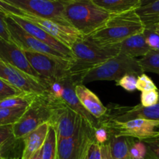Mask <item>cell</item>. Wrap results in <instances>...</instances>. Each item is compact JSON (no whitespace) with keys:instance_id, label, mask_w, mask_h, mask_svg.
Wrapping results in <instances>:
<instances>
[{"instance_id":"obj_1","label":"cell","mask_w":159,"mask_h":159,"mask_svg":"<svg viewBox=\"0 0 159 159\" xmlns=\"http://www.w3.org/2000/svg\"><path fill=\"white\" fill-rule=\"evenodd\" d=\"M144 29L145 25L137 10H132L111 15L102 27L85 37L99 46L110 47L118 44L135 34H142Z\"/></svg>"},{"instance_id":"obj_2","label":"cell","mask_w":159,"mask_h":159,"mask_svg":"<svg viewBox=\"0 0 159 159\" xmlns=\"http://www.w3.org/2000/svg\"><path fill=\"white\" fill-rule=\"evenodd\" d=\"M64 14L68 23L84 37L96 32L111 16L93 0H64Z\"/></svg>"},{"instance_id":"obj_3","label":"cell","mask_w":159,"mask_h":159,"mask_svg":"<svg viewBox=\"0 0 159 159\" xmlns=\"http://www.w3.org/2000/svg\"><path fill=\"white\" fill-rule=\"evenodd\" d=\"M73 54L70 72L73 77L80 79L92 68L101 65L120 53L116 45L101 47L87 37L78 40L71 48Z\"/></svg>"},{"instance_id":"obj_4","label":"cell","mask_w":159,"mask_h":159,"mask_svg":"<svg viewBox=\"0 0 159 159\" xmlns=\"http://www.w3.org/2000/svg\"><path fill=\"white\" fill-rule=\"evenodd\" d=\"M142 74L144 71L138 60L119 53L85 73L79 79V82L82 84L96 81H115L116 82L126 75L139 76Z\"/></svg>"},{"instance_id":"obj_5","label":"cell","mask_w":159,"mask_h":159,"mask_svg":"<svg viewBox=\"0 0 159 159\" xmlns=\"http://www.w3.org/2000/svg\"><path fill=\"white\" fill-rule=\"evenodd\" d=\"M28 61L40 76L41 83L61 81L71 75V59L41 53L24 51ZM45 87V86H44Z\"/></svg>"},{"instance_id":"obj_6","label":"cell","mask_w":159,"mask_h":159,"mask_svg":"<svg viewBox=\"0 0 159 159\" xmlns=\"http://www.w3.org/2000/svg\"><path fill=\"white\" fill-rule=\"evenodd\" d=\"M95 129L82 117L72 137L57 140V159H86L89 148L95 140Z\"/></svg>"},{"instance_id":"obj_7","label":"cell","mask_w":159,"mask_h":159,"mask_svg":"<svg viewBox=\"0 0 159 159\" xmlns=\"http://www.w3.org/2000/svg\"><path fill=\"white\" fill-rule=\"evenodd\" d=\"M47 94L37 95L22 117L12 125L16 139H22L42 124L49 122L51 111Z\"/></svg>"},{"instance_id":"obj_8","label":"cell","mask_w":159,"mask_h":159,"mask_svg":"<svg viewBox=\"0 0 159 159\" xmlns=\"http://www.w3.org/2000/svg\"><path fill=\"white\" fill-rule=\"evenodd\" d=\"M108 129L110 134L119 137L131 138L138 141L159 138V121L138 118L127 122H115L106 119L100 120V124Z\"/></svg>"},{"instance_id":"obj_9","label":"cell","mask_w":159,"mask_h":159,"mask_svg":"<svg viewBox=\"0 0 159 159\" xmlns=\"http://www.w3.org/2000/svg\"><path fill=\"white\" fill-rule=\"evenodd\" d=\"M51 115L48 122L54 129L57 140L69 138L75 134L82 116L70 108L62 99H57L48 93Z\"/></svg>"},{"instance_id":"obj_10","label":"cell","mask_w":159,"mask_h":159,"mask_svg":"<svg viewBox=\"0 0 159 159\" xmlns=\"http://www.w3.org/2000/svg\"><path fill=\"white\" fill-rule=\"evenodd\" d=\"M26 14L53 20L64 25L68 23L64 14V0H2Z\"/></svg>"},{"instance_id":"obj_11","label":"cell","mask_w":159,"mask_h":159,"mask_svg":"<svg viewBox=\"0 0 159 159\" xmlns=\"http://www.w3.org/2000/svg\"><path fill=\"white\" fill-rule=\"evenodd\" d=\"M0 79L27 94L45 95L47 89L38 79L0 59Z\"/></svg>"},{"instance_id":"obj_12","label":"cell","mask_w":159,"mask_h":159,"mask_svg":"<svg viewBox=\"0 0 159 159\" xmlns=\"http://www.w3.org/2000/svg\"><path fill=\"white\" fill-rule=\"evenodd\" d=\"M8 29L10 34L11 40L18 47H20L24 51H31V52L41 53V54H50V55L57 56L61 57H66L62 55L58 51H55L47 45L46 43L40 41L37 38L34 37L26 33L10 15H7L6 17Z\"/></svg>"},{"instance_id":"obj_13","label":"cell","mask_w":159,"mask_h":159,"mask_svg":"<svg viewBox=\"0 0 159 159\" xmlns=\"http://www.w3.org/2000/svg\"><path fill=\"white\" fill-rule=\"evenodd\" d=\"M23 17L35 23L37 26L46 31L57 41L61 42L70 49L78 40L85 37L79 30L71 26L61 24L53 20L35 16L30 14L25 13Z\"/></svg>"},{"instance_id":"obj_14","label":"cell","mask_w":159,"mask_h":159,"mask_svg":"<svg viewBox=\"0 0 159 159\" xmlns=\"http://www.w3.org/2000/svg\"><path fill=\"white\" fill-rule=\"evenodd\" d=\"M138 118L159 121V100L157 104L148 107H144L141 104L130 107L113 105L110 109L107 108V114L102 119L115 122H127Z\"/></svg>"},{"instance_id":"obj_15","label":"cell","mask_w":159,"mask_h":159,"mask_svg":"<svg viewBox=\"0 0 159 159\" xmlns=\"http://www.w3.org/2000/svg\"><path fill=\"white\" fill-rule=\"evenodd\" d=\"M0 59L40 81V76L30 64L24 51L12 41L0 38Z\"/></svg>"},{"instance_id":"obj_16","label":"cell","mask_w":159,"mask_h":159,"mask_svg":"<svg viewBox=\"0 0 159 159\" xmlns=\"http://www.w3.org/2000/svg\"><path fill=\"white\" fill-rule=\"evenodd\" d=\"M11 17L26 31L31 36L37 38L40 41L43 42V43H46L47 45L50 46L54 49L55 51H58L59 53L65 56L66 58L68 59H72L73 58V54L71 52V50L69 48L66 47L61 43V42L57 41L56 39L54 37H51L49 34L39 27L38 26L35 24V23H32V22L29 21L26 19L23 18V17L18 16L15 15H10Z\"/></svg>"},{"instance_id":"obj_17","label":"cell","mask_w":159,"mask_h":159,"mask_svg":"<svg viewBox=\"0 0 159 159\" xmlns=\"http://www.w3.org/2000/svg\"><path fill=\"white\" fill-rule=\"evenodd\" d=\"M61 81L64 85V92L62 93L61 96L62 100L70 108H71L74 111H75L79 116H81L83 119H85L90 125L93 126L94 129L99 127L100 120L94 117L91 113H89L84 108V107L82 105L80 101L78 99L77 96H76L75 87L76 84L80 82L79 79L78 78L73 77V76H69L67 79H63Z\"/></svg>"},{"instance_id":"obj_18","label":"cell","mask_w":159,"mask_h":159,"mask_svg":"<svg viewBox=\"0 0 159 159\" xmlns=\"http://www.w3.org/2000/svg\"><path fill=\"white\" fill-rule=\"evenodd\" d=\"M75 90L79 100L89 113L99 120L104 117L107 113V108L94 93L80 82L76 84Z\"/></svg>"},{"instance_id":"obj_19","label":"cell","mask_w":159,"mask_h":159,"mask_svg":"<svg viewBox=\"0 0 159 159\" xmlns=\"http://www.w3.org/2000/svg\"><path fill=\"white\" fill-rule=\"evenodd\" d=\"M49 128V124L45 123L22 138L23 148L21 159H31L42 148Z\"/></svg>"},{"instance_id":"obj_20","label":"cell","mask_w":159,"mask_h":159,"mask_svg":"<svg viewBox=\"0 0 159 159\" xmlns=\"http://www.w3.org/2000/svg\"><path fill=\"white\" fill-rule=\"evenodd\" d=\"M120 53L136 58L138 57H144L148 53L150 47L147 43L144 34H138L128 37L121 43L116 44Z\"/></svg>"},{"instance_id":"obj_21","label":"cell","mask_w":159,"mask_h":159,"mask_svg":"<svg viewBox=\"0 0 159 159\" xmlns=\"http://www.w3.org/2000/svg\"><path fill=\"white\" fill-rule=\"evenodd\" d=\"M144 0H93V2L110 13H124L137 10L142 6Z\"/></svg>"},{"instance_id":"obj_22","label":"cell","mask_w":159,"mask_h":159,"mask_svg":"<svg viewBox=\"0 0 159 159\" xmlns=\"http://www.w3.org/2000/svg\"><path fill=\"white\" fill-rule=\"evenodd\" d=\"M137 12L144 22L145 27H152L159 22V0H151L143 3Z\"/></svg>"},{"instance_id":"obj_23","label":"cell","mask_w":159,"mask_h":159,"mask_svg":"<svg viewBox=\"0 0 159 159\" xmlns=\"http://www.w3.org/2000/svg\"><path fill=\"white\" fill-rule=\"evenodd\" d=\"M130 138L119 137L110 134L108 143L113 159H130Z\"/></svg>"},{"instance_id":"obj_24","label":"cell","mask_w":159,"mask_h":159,"mask_svg":"<svg viewBox=\"0 0 159 159\" xmlns=\"http://www.w3.org/2000/svg\"><path fill=\"white\" fill-rule=\"evenodd\" d=\"M36 96L37 95L25 93L20 96L8 98L0 102V108L26 109L30 106Z\"/></svg>"},{"instance_id":"obj_25","label":"cell","mask_w":159,"mask_h":159,"mask_svg":"<svg viewBox=\"0 0 159 159\" xmlns=\"http://www.w3.org/2000/svg\"><path fill=\"white\" fill-rule=\"evenodd\" d=\"M57 138L54 128L50 127L46 140L42 147V159H57Z\"/></svg>"},{"instance_id":"obj_26","label":"cell","mask_w":159,"mask_h":159,"mask_svg":"<svg viewBox=\"0 0 159 159\" xmlns=\"http://www.w3.org/2000/svg\"><path fill=\"white\" fill-rule=\"evenodd\" d=\"M138 62L144 72L148 71L159 75V51L150 50Z\"/></svg>"},{"instance_id":"obj_27","label":"cell","mask_w":159,"mask_h":159,"mask_svg":"<svg viewBox=\"0 0 159 159\" xmlns=\"http://www.w3.org/2000/svg\"><path fill=\"white\" fill-rule=\"evenodd\" d=\"M26 110V108H0V125H13L22 117Z\"/></svg>"},{"instance_id":"obj_28","label":"cell","mask_w":159,"mask_h":159,"mask_svg":"<svg viewBox=\"0 0 159 159\" xmlns=\"http://www.w3.org/2000/svg\"><path fill=\"white\" fill-rule=\"evenodd\" d=\"M136 139L130 138V159H145L147 155V148L145 144L141 141H135Z\"/></svg>"},{"instance_id":"obj_29","label":"cell","mask_w":159,"mask_h":159,"mask_svg":"<svg viewBox=\"0 0 159 159\" xmlns=\"http://www.w3.org/2000/svg\"><path fill=\"white\" fill-rule=\"evenodd\" d=\"M23 94H25V93L9 84V82L0 79V102L8 98L20 96Z\"/></svg>"},{"instance_id":"obj_30","label":"cell","mask_w":159,"mask_h":159,"mask_svg":"<svg viewBox=\"0 0 159 159\" xmlns=\"http://www.w3.org/2000/svg\"><path fill=\"white\" fill-rule=\"evenodd\" d=\"M159 100V92L157 90L142 92L141 95V105L144 107H152L158 103Z\"/></svg>"},{"instance_id":"obj_31","label":"cell","mask_w":159,"mask_h":159,"mask_svg":"<svg viewBox=\"0 0 159 159\" xmlns=\"http://www.w3.org/2000/svg\"><path fill=\"white\" fill-rule=\"evenodd\" d=\"M137 89L141 92H146L151 91V90H157L158 88L149 76H148L146 74H142L138 76Z\"/></svg>"},{"instance_id":"obj_32","label":"cell","mask_w":159,"mask_h":159,"mask_svg":"<svg viewBox=\"0 0 159 159\" xmlns=\"http://www.w3.org/2000/svg\"><path fill=\"white\" fill-rule=\"evenodd\" d=\"M147 43L152 50L159 51V34L152 28L145 27L143 32Z\"/></svg>"},{"instance_id":"obj_33","label":"cell","mask_w":159,"mask_h":159,"mask_svg":"<svg viewBox=\"0 0 159 159\" xmlns=\"http://www.w3.org/2000/svg\"><path fill=\"white\" fill-rule=\"evenodd\" d=\"M137 81L138 77L134 75H126L116 82V85L122 87L127 92H134L137 89Z\"/></svg>"},{"instance_id":"obj_34","label":"cell","mask_w":159,"mask_h":159,"mask_svg":"<svg viewBox=\"0 0 159 159\" xmlns=\"http://www.w3.org/2000/svg\"><path fill=\"white\" fill-rule=\"evenodd\" d=\"M147 148L145 159H159V138L144 141Z\"/></svg>"},{"instance_id":"obj_35","label":"cell","mask_w":159,"mask_h":159,"mask_svg":"<svg viewBox=\"0 0 159 159\" xmlns=\"http://www.w3.org/2000/svg\"><path fill=\"white\" fill-rule=\"evenodd\" d=\"M13 138L12 125H0V148Z\"/></svg>"},{"instance_id":"obj_36","label":"cell","mask_w":159,"mask_h":159,"mask_svg":"<svg viewBox=\"0 0 159 159\" xmlns=\"http://www.w3.org/2000/svg\"><path fill=\"white\" fill-rule=\"evenodd\" d=\"M95 140L100 145L108 142L110 138V132L108 129L102 125H99L97 128H95Z\"/></svg>"},{"instance_id":"obj_37","label":"cell","mask_w":159,"mask_h":159,"mask_svg":"<svg viewBox=\"0 0 159 159\" xmlns=\"http://www.w3.org/2000/svg\"><path fill=\"white\" fill-rule=\"evenodd\" d=\"M6 17L7 14L0 12V38L7 41H12L6 23Z\"/></svg>"},{"instance_id":"obj_38","label":"cell","mask_w":159,"mask_h":159,"mask_svg":"<svg viewBox=\"0 0 159 159\" xmlns=\"http://www.w3.org/2000/svg\"><path fill=\"white\" fill-rule=\"evenodd\" d=\"M0 12H5L7 15H15L21 17H23L25 15L24 12H22L21 10L5 2L2 0H0Z\"/></svg>"},{"instance_id":"obj_39","label":"cell","mask_w":159,"mask_h":159,"mask_svg":"<svg viewBox=\"0 0 159 159\" xmlns=\"http://www.w3.org/2000/svg\"><path fill=\"white\" fill-rule=\"evenodd\" d=\"M86 159H102L101 145L96 141H93L89 148Z\"/></svg>"},{"instance_id":"obj_40","label":"cell","mask_w":159,"mask_h":159,"mask_svg":"<svg viewBox=\"0 0 159 159\" xmlns=\"http://www.w3.org/2000/svg\"><path fill=\"white\" fill-rule=\"evenodd\" d=\"M101 152H102V159H113L108 142L101 145Z\"/></svg>"},{"instance_id":"obj_41","label":"cell","mask_w":159,"mask_h":159,"mask_svg":"<svg viewBox=\"0 0 159 159\" xmlns=\"http://www.w3.org/2000/svg\"><path fill=\"white\" fill-rule=\"evenodd\" d=\"M41 155H42V148L40 149V150H39L38 152H37V154H36V155H34V156L31 159H42Z\"/></svg>"},{"instance_id":"obj_42","label":"cell","mask_w":159,"mask_h":159,"mask_svg":"<svg viewBox=\"0 0 159 159\" xmlns=\"http://www.w3.org/2000/svg\"><path fill=\"white\" fill-rule=\"evenodd\" d=\"M149 28H152V29H153L155 32L158 33V34H159V22L158 23H157L154 26H152V27H149Z\"/></svg>"},{"instance_id":"obj_43","label":"cell","mask_w":159,"mask_h":159,"mask_svg":"<svg viewBox=\"0 0 159 159\" xmlns=\"http://www.w3.org/2000/svg\"><path fill=\"white\" fill-rule=\"evenodd\" d=\"M149 1H151V0H144V2H143V3L148 2H149Z\"/></svg>"},{"instance_id":"obj_44","label":"cell","mask_w":159,"mask_h":159,"mask_svg":"<svg viewBox=\"0 0 159 159\" xmlns=\"http://www.w3.org/2000/svg\"><path fill=\"white\" fill-rule=\"evenodd\" d=\"M0 159H4V158H2V156H1V155H0Z\"/></svg>"},{"instance_id":"obj_45","label":"cell","mask_w":159,"mask_h":159,"mask_svg":"<svg viewBox=\"0 0 159 159\" xmlns=\"http://www.w3.org/2000/svg\"></svg>"}]
</instances>
